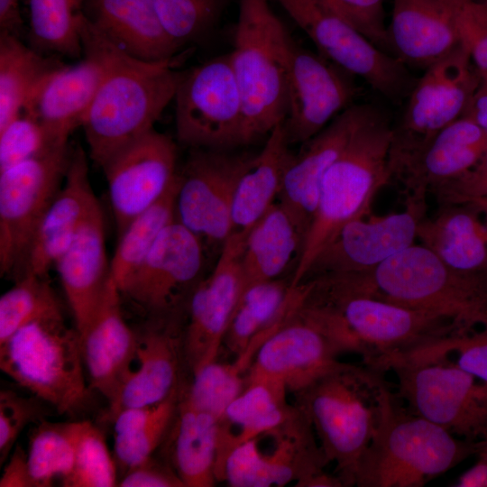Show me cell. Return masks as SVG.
I'll return each mask as SVG.
<instances>
[{"instance_id":"obj_27","label":"cell","mask_w":487,"mask_h":487,"mask_svg":"<svg viewBox=\"0 0 487 487\" xmlns=\"http://www.w3.org/2000/svg\"><path fill=\"white\" fill-rule=\"evenodd\" d=\"M83 14L107 40L138 60H169L179 51L152 0H85Z\"/></svg>"},{"instance_id":"obj_5","label":"cell","mask_w":487,"mask_h":487,"mask_svg":"<svg viewBox=\"0 0 487 487\" xmlns=\"http://www.w3.org/2000/svg\"><path fill=\"white\" fill-rule=\"evenodd\" d=\"M481 441L459 438L389 400L381 423L356 469L355 486L422 487L465 459Z\"/></svg>"},{"instance_id":"obj_24","label":"cell","mask_w":487,"mask_h":487,"mask_svg":"<svg viewBox=\"0 0 487 487\" xmlns=\"http://www.w3.org/2000/svg\"><path fill=\"white\" fill-rule=\"evenodd\" d=\"M487 150V133L464 115L436 133L396 173L405 201H427L428 193L472 168Z\"/></svg>"},{"instance_id":"obj_18","label":"cell","mask_w":487,"mask_h":487,"mask_svg":"<svg viewBox=\"0 0 487 487\" xmlns=\"http://www.w3.org/2000/svg\"><path fill=\"white\" fill-rule=\"evenodd\" d=\"M119 235L177 180L174 142L154 128L115 153L102 167Z\"/></svg>"},{"instance_id":"obj_21","label":"cell","mask_w":487,"mask_h":487,"mask_svg":"<svg viewBox=\"0 0 487 487\" xmlns=\"http://www.w3.org/2000/svg\"><path fill=\"white\" fill-rule=\"evenodd\" d=\"M374 112L369 106H350L302 144L298 154H293L277 201L295 218L305 237L316 212L326 172Z\"/></svg>"},{"instance_id":"obj_14","label":"cell","mask_w":487,"mask_h":487,"mask_svg":"<svg viewBox=\"0 0 487 487\" xmlns=\"http://www.w3.org/2000/svg\"><path fill=\"white\" fill-rule=\"evenodd\" d=\"M253 156L191 149L179 172L175 220L195 234L205 248L221 251L232 234L235 189Z\"/></svg>"},{"instance_id":"obj_36","label":"cell","mask_w":487,"mask_h":487,"mask_svg":"<svg viewBox=\"0 0 487 487\" xmlns=\"http://www.w3.org/2000/svg\"><path fill=\"white\" fill-rule=\"evenodd\" d=\"M179 397L177 388L158 404L128 408L112 418L114 457L122 475L153 455L173 424Z\"/></svg>"},{"instance_id":"obj_6","label":"cell","mask_w":487,"mask_h":487,"mask_svg":"<svg viewBox=\"0 0 487 487\" xmlns=\"http://www.w3.org/2000/svg\"><path fill=\"white\" fill-rule=\"evenodd\" d=\"M268 0H240L228 53L244 109V145L285 119L291 40Z\"/></svg>"},{"instance_id":"obj_8","label":"cell","mask_w":487,"mask_h":487,"mask_svg":"<svg viewBox=\"0 0 487 487\" xmlns=\"http://www.w3.org/2000/svg\"><path fill=\"white\" fill-rule=\"evenodd\" d=\"M0 369L60 414L76 415L88 402L80 335L64 317L29 323L0 344Z\"/></svg>"},{"instance_id":"obj_38","label":"cell","mask_w":487,"mask_h":487,"mask_svg":"<svg viewBox=\"0 0 487 487\" xmlns=\"http://www.w3.org/2000/svg\"><path fill=\"white\" fill-rule=\"evenodd\" d=\"M177 180L152 206L136 216L119 235L110 262V273L118 289L140 265L163 229L175 219Z\"/></svg>"},{"instance_id":"obj_43","label":"cell","mask_w":487,"mask_h":487,"mask_svg":"<svg viewBox=\"0 0 487 487\" xmlns=\"http://www.w3.org/2000/svg\"><path fill=\"white\" fill-rule=\"evenodd\" d=\"M245 372V366L237 360L233 363H208L192 372V383L182 397L218 421L244 390Z\"/></svg>"},{"instance_id":"obj_45","label":"cell","mask_w":487,"mask_h":487,"mask_svg":"<svg viewBox=\"0 0 487 487\" xmlns=\"http://www.w3.org/2000/svg\"><path fill=\"white\" fill-rule=\"evenodd\" d=\"M225 1L152 0V3L167 32L180 49L211 32Z\"/></svg>"},{"instance_id":"obj_32","label":"cell","mask_w":487,"mask_h":487,"mask_svg":"<svg viewBox=\"0 0 487 487\" xmlns=\"http://www.w3.org/2000/svg\"><path fill=\"white\" fill-rule=\"evenodd\" d=\"M284 120L267 135L262 149L253 156L241 175L234 198L232 233H248L277 202L293 153Z\"/></svg>"},{"instance_id":"obj_10","label":"cell","mask_w":487,"mask_h":487,"mask_svg":"<svg viewBox=\"0 0 487 487\" xmlns=\"http://www.w3.org/2000/svg\"><path fill=\"white\" fill-rule=\"evenodd\" d=\"M173 101L182 144L219 151L244 145L243 102L228 53L180 72Z\"/></svg>"},{"instance_id":"obj_1","label":"cell","mask_w":487,"mask_h":487,"mask_svg":"<svg viewBox=\"0 0 487 487\" xmlns=\"http://www.w3.org/2000/svg\"><path fill=\"white\" fill-rule=\"evenodd\" d=\"M82 54L102 66V78L82 124L91 160L102 167L115 153L153 128L173 100L180 72L172 60L133 58L100 33L83 14Z\"/></svg>"},{"instance_id":"obj_54","label":"cell","mask_w":487,"mask_h":487,"mask_svg":"<svg viewBox=\"0 0 487 487\" xmlns=\"http://www.w3.org/2000/svg\"><path fill=\"white\" fill-rule=\"evenodd\" d=\"M474 456L475 462L450 486L487 487V439L481 440Z\"/></svg>"},{"instance_id":"obj_51","label":"cell","mask_w":487,"mask_h":487,"mask_svg":"<svg viewBox=\"0 0 487 487\" xmlns=\"http://www.w3.org/2000/svg\"><path fill=\"white\" fill-rule=\"evenodd\" d=\"M431 194L439 206L464 204L487 197V150L477 162L459 177Z\"/></svg>"},{"instance_id":"obj_50","label":"cell","mask_w":487,"mask_h":487,"mask_svg":"<svg viewBox=\"0 0 487 487\" xmlns=\"http://www.w3.org/2000/svg\"><path fill=\"white\" fill-rule=\"evenodd\" d=\"M257 440L244 442L230 452L223 465L221 481L234 487L272 486L264 454Z\"/></svg>"},{"instance_id":"obj_12","label":"cell","mask_w":487,"mask_h":487,"mask_svg":"<svg viewBox=\"0 0 487 487\" xmlns=\"http://www.w3.org/2000/svg\"><path fill=\"white\" fill-rule=\"evenodd\" d=\"M69 143L0 172V274L20 278L36 230L61 188Z\"/></svg>"},{"instance_id":"obj_7","label":"cell","mask_w":487,"mask_h":487,"mask_svg":"<svg viewBox=\"0 0 487 487\" xmlns=\"http://www.w3.org/2000/svg\"><path fill=\"white\" fill-rule=\"evenodd\" d=\"M368 292L450 319L458 330L487 326V272L455 270L412 244L370 271Z\"/></svg>"},{"instance_id":"obj_57","label":"cell","mask_w":487,"mask_h":487,"mask_svg":"<svg viewBox=\"0 0 487 487\" xmlns=\"http://www.w3.org/2000/svg\"><path fill=\"white\" fill-rule=\"evenodd\" d=\"M467 204L471 205L478 211H480L482 215L487 216V197L472 200L470 202H467Z\"/></svg>"},{"instance_id":"obj_35","label":"cell","mask_w":487,"mask_h":487,"mask_svg":"<svg viewBox=\"0 0 487 487\" xmlns=\"http://www.w3.org/2000/svg\"><path fill=\"white\" fill-rule=\"evenodd\" d=\"M173 426L172 465L184 486L215 485L217 420L180 395Z\"/></svg>"},{"instance_id":"obj_42","label":"cell","mask_w":487,"mask_h":487,"mask_svg":"<svg viewBox=\"0 0 487 487\" xmlns=\"http://www.w3.org/2000/svg\"><path fill=\"white\" fill-rule=\"evenodd\" d=\"M75 454L64 487H113L118 484L117 464L103 432L88 420L75 421Z\"/></svg>"},{"instance_id":"obj_56","label":"cell","mask_w":487,"mask_h":487,"mask_svg":"<svg viewBox=\"0 0 487 487\" xmlns=\"http://www.w3.org/2000/svg\"><path fill=\"white\" fill-rule=\"evenodd\" d=\"M22 28L19 0H0V32L19 37Z\"/></svg>"},{"instance_id":"obj_34","label":"cell","mask_w":487,"mask_h":487,"mask_svg":"<svg viewBox=\"0 0 487 487\" xmlns=\"http://www.w3.org/2000/svg\"><path fill=\"white\" fill-rule=\"evenodd\" d=\"M65 64L0 32V130L20 115L45 81Z\"/></svg>"},{"instance_id":"obj_41","label":"cell","mask_w":487,"mask_h":487,"mask_svg":"<svg viewBox=\"0 0 487 487\" xmlns=\"http://www.w3.org/2000/svg\"><path fill=\"white\" fill-rule=\"evenodd\" d=\"M64 317L46 277L25 273L0 298V344L36 320Z\"/></svg>"},{"instance_id":"obj_16","label":"cell","mask_w":487,"mask_h":487,"mask_svg":"<svg viewBox=\"0 0 487 487\" xmlns=\"http://www.w3.org/2000/svg\"><path fill=\"white\" fill-rule=\"evenodd\" d=\"M303 298L261 343L244 384L262 381L295 394L341 363L336 345L299 310Z\"/></svg>"},{"instance_id":"obj_39","label":"cell","mask_w":487,"mask_h":487,"mask_svg":"<svg viewBox=\"0 0 487 487\" xmlns=\"http://www.w3.org/2000/svg\"><path fill=\"white\" fill-rule=\"evenodd\" d=\"M85 0H29L30 37L41 52L82 54L80 24Z\"/></svg>"},{"instance_id":"obj_30","label":"cell","mask_w":487,"mask_h":487,"mask_svg":"<svg viewBox=\"0 0 487 487\" xmlns=\"http://www.w3.org/2000/svg\"><path fill=\"white\" fill-rule=\"evenodd\" d=\"M417 238L455 270L487 272V216L467 203L442 205L426 215Z\"/></svg>"},{"instance_id":"obj_40","label":"cell","mask_w":487,"mask_h":487,"mask_svg":"<svg viewBox=\"0 0 487 487\" xmlns=\"http://www.w3.org/2000/svg\"><path fill=\"white\" fill-rule=\"evenodd\" d=\"M75 421L36 423L29 436L27 459L33 487H49L70 473L75 454Z\"/></svg>"},{"instance_id":"obj_20","label":"cell","mask_w":487,"mask_h":487,"mask_svg":"<svg viewBox=\"0 0 487 487\" xmlns=\"http://www.w3.org/2000/svg\"><path fill=\"white\" fill-rule=\"evenodd\" d=\"M246 234H230L212 272L189 297L183 354L191 372L217 358L241 293L240 261Z\"/></svg>"},{"instance_id":"obj_13","label":"cell","mask_w":487,"mask_h":487,"mask_svg":"<svg viewBox=\"0 0 487 487\" xmlns=\"http://www.w3.org/2000/svg\"><path fill=\"white\" fill-rule=\"evenodd\" d=\"M308 36L317 52L363 79L392 102L407 97L417 78L399 59L369 41L320 0H276Z\"/></svg>"},{"instance_id":"obj_15","label":"cell","mask_w":487,"mask_h":487,"mask_svg":"<svg viewBox=\"0 0 487 487\" xmlns=\"http://www.w3.org/2000/svg\"><path fill=\"white\" fill-rule=\"evenodd\" d=\"M206 248L200 239L173 220L119 289L155 319L176 313L202 280Z\"/></svg>"},{"instance_id":"obj_19","label":"cell","mask_w":487,"mask_h":487,"mask_svg":"<svg viewBox=\"0 0 487 487\" xmlns=\"http://www.w3.org/2000/svg\"><path fill=\"white\" fill-rule=\"evenodd\" d=\"M426 210V201L410 200L405 201L401 212L350 221L317 254L301 282L322 275L374 270L414 244Z\"/></svg>"},{"instance_id":"obj_37","label":"cell","mask_w":487,"mask_h":487,"mask_svg":"<svg viewBox=\"0 0 487 487\" xmlns=\"http://www.w3.org/2000/svg\"><path fill=\"white\" fill-rule=\"evenodd\" d=\"M298 297V289L291 286V278H280L244 289L223 343L236 357L241 355L258 335L289 311Z\"/></svg>"},{"instance_id":"obj_2","label":"cell","mask_w":487,"mask_h":487,"mask_svg":"<svg viewBox=\"0 0 487 487\" xmlns=\"http://www.w3.org/2000/svg\"><path fill=\"white\" fill-rule=\"evenodd\" d=\"M308 283L306 299L325 310L341 354H356L364 365L383 373L397 359L458 330L446 317L362 291L350 273L322 275Z\"/></svg>"},{"instance_id":"obj_4","label":"cell","mask_w":487,"mask_h":487,"mask_svg":"<svg viewBox=\"0 0 487 487\" xmlns=\"http://www.w3.org/2000/svg\"><path fill=\"white\" fill-rule=\"evenodd\" d=\"M391 139L392 127L375 111L327 170L291 286L301 282L314 258L345 225L368 214L375 194L391 180Z\"/></svg>"},{"instance_id":"obj_28","label":"cell","mask_w":487,"mask_h":487,"mask_svg":"<svg viewBox=\"0 0 487 487\" xmlns=\"http://www.w3.org/2000/svg\"><path fill=\"white\" fill-rule=\"evenodd\" d=\"M183 337L177 335L169 323L152 325L138 335L136 361L114 398L108 401L105 419L111 421L121 410L155 405L167 399L177 388Z\"/></svg>"},{"instance_id":"obj_44","label":"cell","mask_w":487,"mask_h":487,"mask_svg":"<svg viewBox=\"0 0 487 487\" xmlns=\"http://www.w3.org/2000/svg\"><path fill=\"white\" fill-rule=\"evenodd\" d=\"M400 361L450 363L487 382V326L455 330Z\"/></svg>"},{"instance_id":"obj_29","label":"cell","mask_w":487,"mask_h":487,"mask_svg":"<svg viewBox=\"0 0 487 487\" xmlns=\"http://www.w3.org/2000/svg\"><path fill=\"white\" fill-rule=\"evenodd\" d=\"M102 72L95 58L83 55L77 64L56 70L23 113L37 119L58 142H69V135L86 119Z\"/></svg>"},{"instance_id":"obj_25","label":"cell","mask_w":487,"mask_h":487,"mask_svg":"<svg viewBox=\"0 0 487 487\" xmlns=\"http://www.w3.org/2000/svg\"><path fill=\"white\" fill-rule=\"evenodd\" d=\"M388 36L394 57L424 69L461 45L451 0H393Z\"/></svg>"},{"instance_id":"obj_31","label":"cell","mask_w":487,"mask_h":487,"mask_svg":"<svg viewBox=\"0 0 487 487\" xmlns=\"http://www.w3.org/2000/svg\"><path fill=\"white\" fill-rule=\"evenodd\" d=\"M305 234L278 201L248 231L241 255V292L254 284L281 278L297 266ZM241 294V293H240Z\"/></svg>"},{"instance_id":"obj_52","label":"cell","mask_w":487,"mask_h":487,"mask_svg":"<svg viewBox=\"0 0 487 487\" xmlns=\"http://www.w3.org/2000/svg\"><path fill=\"white\" fill-rule=\"evenodd\" d=\"M120 487H183L175 470L153 455L123 474Z\"/></svg>"},{"instance_id":"obj_48","label":"cell","mask_w":487,"mask_h":487,"mask_svg":"<svg viewBox=\"0 0 487 487\" xmlns=\"http://www.w3.org/2000/svg\"><path fill=\"white\" fill-rule=\"evenodd\" d=\"M461 45L481 74H487V4L451 0Z\"/></svg>"},{"instance_id":"obj_58","label":"cell","mask_w":487,"mask_h":487,"mask_svg":"<svg viewBox=\"0 0 487 487\" xmlns=\"http://www.w3.org/2000/svg\"><path fill=\"white\" fill-rule=\"evenodd\" d=\"M471 1H475V2H479V3L487 4V0H471Z\"/></svg>"},{"instance_id":"obj_9","label":"cell","mask_w":487,"mask_h":487,"mask_svg":"<svg viewBox=\"0 0 487 487\" xmlns=\"http://www.w3.org/2000/svg\"><path fill=\"white\" fill-rule=\"evenodd\" d=\"M480 73L460 45L417 78L399 124L392 127L389 168L391 179L436 133L464 115Z\"/></svg>"},{"instance_id":"obj_46","label":"cell","mask_w":487,"mask_h":487,"mask_svg":"<svg viewBox=\"0 0 487 487\" xmlns=\"http://www.w3.org/2000/svg\"><path fill=\"white\" fill-rule=\"evenodd\" d=\"M66 143L55 141L37 119L22 113L0 130V172Z\"/></svg>"},{"instance_id":"obj_33","label":"cell","mask_w":487,"mask_h":487,"mask_svg":"<svg viewBox=\"0 0 487 487\" xmlns=\"http://www.w3.org/2000/svg\"><path fill=\"white\" fill-rule=\"evenodd\" d=\"M287 393L266 382L244 384L242 392L217 421V481H221L224 463L233 449L244 442L270 434L289 418L294 406L287 403Z\"/></svg>"},{"instance_id":"obj_53","label":"cell","mask_w":487,"mask_h":487,"mask_svg":"<svg viewBox=\"0 0 487 487\" xmlns=\"http://www.w3.org/2000/svg\"><path fill=\"white\" fill-rule=\"evenodd\" d=\"M0 487H33L27 452L17 445L10 454L0 478Z\"/></svg>"},{"instance_id":"obj_3","label":"cell","mask_w":487,"mask_h":487,"mask_svg":"<svg viewBox=\"0 0 487 487\" xmlns=\"http://www.w3.org/2000/svg\"><path fill=\"white\" fill-rule=\"evenodd\" d=\"M384 373L340 363L295 393L327 464L344 485H355L358 463L374 437L392 396Z\"/></svg>"},{"instance_id":"obj_47","label":"cell","mask_w":487,"mask_h":487,"mask_svg":"<svg viewBox=\"0 0 487 487\" xmlns=\"http://www.w3.org/2000/svg\"><path fill=\"white\" fill-rule=\"evenodd\" d=\"M46 402L32 395L25 397L12 390L0 391V464L6 462L18 436L32 423L44 420Z\"/></svg>"},{"instance_id":"obj_17","label":"cell","mask_w":487,"mask_h":487,"mask_svg":"<svg viewBox=\"0 0 487 487\" xmlns=\"http://www.w3.org/2000/svg\"><path fill=\"white\" fill-rule=\"evenodd\" d=\"M284 126L289 144H304L341 112L357 93L354 76L293 38L287 75Z\"/></svg>"},{"instance_id":"obj_23","label":"cell","mask_w":487,"mask_h":487,"mask_svg":"<svg viewBox=\"0 0 487 487\" xmlns=\"http://www.w3.org/2000/svg\"><path fill=\"white\" fill-rule=\"evenodd\" d=\"M98 206L89 179L87 153L77 146L63 184L36 230L23 274L46 277Z\"/></svg>"},{"instance_id":"obj_22","label":"cell","mask_w":487,"mask_h":487,"mask_svg":"<svg viewBox=\"0 0 487 487\" xmlns=\"http://www.w3.org/2000/svg\"><path fill=\"white\" fill-rule=\"evenodd\" d=\"M120 290L110 275L101 300L80 335L89 387L110 401L136 360L138 334L126 323Z\"/></svg>"},{"instance_id":"obj_49","label":"cell","mask_w":487,"mask_h":487,"mask_svg":"<svg viewBox=\"0 0 487 487\" xmlns=\"http://www.w3.org/2000/svg\"><path fill=\"white\" fill-rule=\"evenodd\" d=\"M350 23L369 41L391 53L383 0H320ZM392 55V54H391Z\"/></svg>"},{"instance_id":"obj_26","label":"cell","mask_w":487,"mask_h":487,"mask_svg":"<svg viewBox=\"0 0 487 487\" xmlns=\"http://www.w3.org/2000/svg\"><path fill=\"white\" fill-rule=\"evenodd\" d=\"M81 335L89 324L110 278L104 216L100 205L55 263Z\"/></svg>"},{"instance_id":"obj_11","label":"cell","mask_w":487,"mask_h":487,"mask_svg":"<svg viewBox=\"0 0 487 487\" xmlns=\"http://www.w3.org/2000/svg\"><path fill=\"white\" fill-rule=\"evenodd\" d=\"M389 371L408 410L459 438L487 439V382L445 362L400 361Z\"/></svg>"},{"instance_id":"obj_55","label":"cell","mask_w":487,"mask_h":487,"mask_svg":"<svg viewBox=\"0 0 487 487\" xmlns=\"http://www.w3.org/2000/svg\"><path fill=\"white\" fill-rule=\"evenodd\" d=\"M479 84L464 115L472 119L487 133V74L480 73Z\"/></svg>"}]
</instances>
